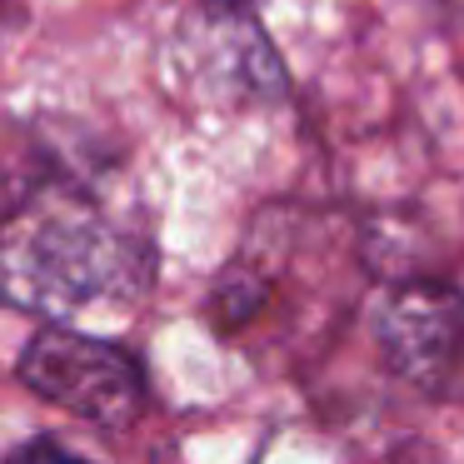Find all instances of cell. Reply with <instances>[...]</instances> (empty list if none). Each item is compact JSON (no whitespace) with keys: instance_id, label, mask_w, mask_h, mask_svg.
Wrapping results in <instances>:
<instances>
[{"instance_id":"2","label":"cell","mask_w":464,"mask_h":464,"mask_svg":"<svg viewBox=\"0 0 464 464\" xmlns=\"http://www.w3.org/2000/svg\"><path fill=\"white\" fill-rule=\"evenodd\" d=\"M21 384L41 400L81 414L91 424L121 430L145 404V370L130 350L101 334H81L65 324H45L21 354Z\"/></svg>"},{"instance_id":"5","label":"cell","mask_w":464,"mask_h":464,"mask_svg":"<svg viewBox=\"0 0 464 464\" xmlns=\"http://www.w3.org/2000/svg\"><path fill=\"white\" fill-rule=\"evenodd\" d=\"M240 5H250V0H240Z\"/></svg>"},{"instance_id":"1","label":"cell","mask_w":464,"mask_h":464,"mask_svg":"<svg viewBox=\"0 0 464 464\" xmlns=\"http://www.w3.org/2000/svg\"><path fill=\"white\" fill-rule=\"evenodd\" d=\"M121 275V240L71 180L0 185V300L31 314H75Z\"/></svg>"},{"instance_id":"4","label":"cell","mask_w":464,"mask_h":464,"mask_svg":"<svg viewBox=\"0 0 464 464\" xmlns=\"http://www.w3.org/2000/svg\"><path fill=\"white\" fill-rule=\"evenodd\" d=\"M11 464H85V459L71 454L65 444H55V440H31L25 450L11 454Z\"/></svg>"},{"instance_id":"3","label":"cell","mask_w":464,"mask_h":464,"mask_svg":"<svg viewBox=\"0 0 464 464\" xmlns=\"http://www.w3.org/2000/svg\"><path fill=\"white\" fill-rule=\"evenodd\" d=\"M380 354L424 400H464V290L440 280H410L374 310Z\"/></svg>"}]
</instances>
